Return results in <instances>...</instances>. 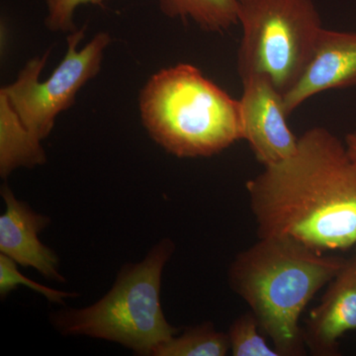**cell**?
Segmentation results:
<instances>
[{
    "label": "cell",
    "instance_id": "obj_9",
    "mask_svg": "<svg viewBox=\"0 0 356 356\" xmlns=\"http://www.w3.org/2000/svg\"><path fill=\"white\" fill-rule=\"evenodd\" d=\"M356 330V248L327 285L323 298L311 311L303 329L312 355H339V339Z\"/></svg>",
    "mask_w": 356,
    "mask_h": 356
},
{
    "label": "cell",
    "instance_id": "obj_6",
    "mask_svg": "<svg viewBox=\"0 0 356 356\" xmlns=\"http://www.w3.org/2000/svg\"><path fill=\"white\" fill-rule=\"evenodd\" d=\"M83 36V29L70 33L64 60L44 83H40L39 76L50 51L29 60L17 79L1 89L25 127L40 140L50 135L58 115L74 104L79 89L102 67L103 54L111 42L110 35L98 33L79 51Z\"/></svg>",
    "mask_w": 356,
    "mask_h": 356
},
{
    "label": "cell",
    "instance_id": "obj_1",
    "mask_svg": "<svg viewBox=\"0 0 356 356\" xmlns=\"http://www.w3.org/2000/svg\"><path fill=\"white\" fill-rule=\"evenodd\" d=\"M259 238L280 236L325 252L356 245V165L322 127L299 137L289 158L245 184Z\"/></svg>",
    "mask_w": 356,
    "mask_h": 356
},
{
    "label": "cell",
    "instance_id": "obj_8",
    "mask_svg": "<svg viewBox=\"0 0 356 356\" xmlns=\"http://www.w3.org/2000/svg\"><path fill=\"white\" fill-rule=\"evenodd\" d=\"M356 86V33L323 28L308 65L283 95L288 116L313 96Z\"/></svg>",
    "mask_w": 356,
    "mask_h": 356
},
{
    "label": "cell",
    "instance_id": "obj_10",
    "mask_svg": "<svg viewBox=\"0 0 356 356\" xmlns=\"http://www.w3.org/2000/svg\"><path fill=\"white\" fill-rule=\"evenodd\" d=\"M6 211L0 216V252L17 264L33 267L49 280L65 282L58 273V259L38 236L51 222L48 216L39 214L27 203L18 200L7 185L1 187Z\"/></svg>",
    "mask_w": 356,
    "mask_h": 356
},
{
    "label": "cell",
    "instance_id": "obj_3",
    "mask_svg": "<svg viewBox=\"0 0 356 356\" xmlns=\"http://www.w3.org/2000/svg\"><path fill=\"white\" fill-rule=\"evenodd\" d=\"M143 123L178 158L220 154L242 139L240 104L188 64L159 70L140 91Z\"/></svg>",
    "mask_w": 356,
    "mask_h": 356
},
{
    "label": "cell",
    "instance_id": "obj_5",
    "mask_svg": "<svg viewBox=\"0 0 356 356\" xmlns=\"http://www.w3.org/2000/svg\"><path fill=\"white\" fill-rule=\"evenodd\" d=\"M238 25L241 79L266 76L283 95L303 74L324 28L313 0H248Z\"/></svg>",
    "mask_w": 356,
    "mask_h": 356
},
{
    "label": "cell",
    "instance_id": "obj_13",
    "mask_svg": "<svg viewBox=\"0 0 356 356\" xmlns=\"http://www.w3.org/2000/svg\"><path fill=\"white\" fill-rule=\"evenodd\" d=\"M229 351L228 334L217 331L212 323L206 322L159 344L153 356H225Z\"/></svg>",
    "mask_w": 356,
    "mask_h": 356
},
{
    "label": "cell",
    "instance_id": "obj_17",
    "mask_svg": "<svg viewBox=\"0 0 356 356\" xmlns=\"http://www.w3.org/2000/svg\"><path fill=\"white\" fill-rule=\"evenodd\" d=\"M344 144H346L348 156H350L351 161H353L356 165V132L348 134L346 137Z\"/></svg>",
    "mask_w": 356,
    "mask_h": 356
},
{
    "label": "cell",
    "instance_id": "obj_11",
    "mask_svg": "<svg viewBox=\"0 0 356 356\" xmlns=\"http://www.w3.org/2000/svg\"><path fill=\"white\" fill-rule=\"evenodd\" d=\"M46 161L41 140L25 127L0 90V175L6 178L16 168H32Z\"/></svg>",
    "mask_w": 356,
    "mask_h": 356
},
{
    "label": "cell",
    "instance_id": "obj_12",
    "mask_svg": "<svg viewBox=\"0 0 356 356\" xmlns=\"http://www.w3.org/2000/svg\"><path fill=\"white\" fill-rule=\"evenodd\" d=\"M163 13L170 18L192 20L204 30L222 33L238 25L248 0H159Z\"/></svg>",
    "mask_w": 356,
    "mask_h": 356
},
{
    "label": "cell",
    "instance_id": "obj_16",
    "mask_svg": "<svg viewBox=\"0 0 356 356\" xmlns=\"http://www.w3.org/2000/svg\"><path fill=\"white\" fill-rule=\"evenodd\" d=\"M81 4H93L102 8L105 7L103 0H47V27L55 32L76 31L74 23V14L77 7Z\"/></svg>",
    "mask_w": 356,
    "mask_h": 356
},
{
    "label": "cell",
    "instance_id": "obj_7",
    "mask_svg": "<svg viewBox=\"0 0 356 356\" xmlns=\"http://www.w3.org/2000/svg\"><path fill=\"white\" fill-rule=\"evenodd\" d=\"M240 104L242 139L247 140L257 161L268 166L291 156L299 138L287 124L283 95L266 76L242 79Z\"/></svg>",
    "mask_w": 356,
    "mask_h": 356
},
{
    "label": "cell",
    "instance_id": "obj_14",
    "mask_svg": "<svg viewBox=\"0 0 356 356\" xmlns=\"http://www.w3.org/2000/svg\"><path fill=\"white\" fill-rule=\"evenodd\" d=\"M261 332L259 322L252 312H248L236 318L227 332L232 355L280 356L275 348L267 343Z\"/></svg>",
    "mask_w": 356,
    "mask_h": 356
},
{
    "label": "cell",
    "instance_id": "obj_4",
    "mask_svg": "<svg viewBox=\"0 0 356 356\" xmlns=\"http://www.w3.org/2000/svg\"><path fill=\"white\" fill-rule=\"evenodd\" d=\"M175 245L161 241L139 264L122 267L109 292L93 305L67 308L51 315L64 336L88 337L121 344L136 355H153L154 348L177 334L161 304V276Z\"/></svg>",
    "mask_w": 356,
    "mask_h": 356
},
{
    "label": "cell",
    "instance_id": "obj_15",
    "mask_svg": "<svg viewBox=\"0 0 356 356\" xmlns=\"http://www.w3.org/2000/svg\"><path fill=\"white\" fill-rule=\"evenodd\" d=\"M19 285L31 288L34 291L44 295L51 303L65 305V300L74 298L77 296L76 293L58 291L44 285L37 283L36 281L25 277L17 269V264L10 257L0 254V297L6 299L9 293L17 289Z\"/></svg>",
    "mask_w": 356,
    "mask_h": 356
},
{
    "label": "cell",
    "instance_id": "obj_2",
    "mask_svg": "<svg viewBox=\"0 0 356 356\" xmlns=\"http://www.w3.org/2000/svg\"><path fill=\"white\" fill-rule=\"evenodd\" d=\"M259 238L232 262L229 286L250 307L280 356L304 355L300 318L348 259L325 255L293 238Z\"/></svg>",
    "mask_w": 356,
    "mask_h": 356
}]
</instances>
